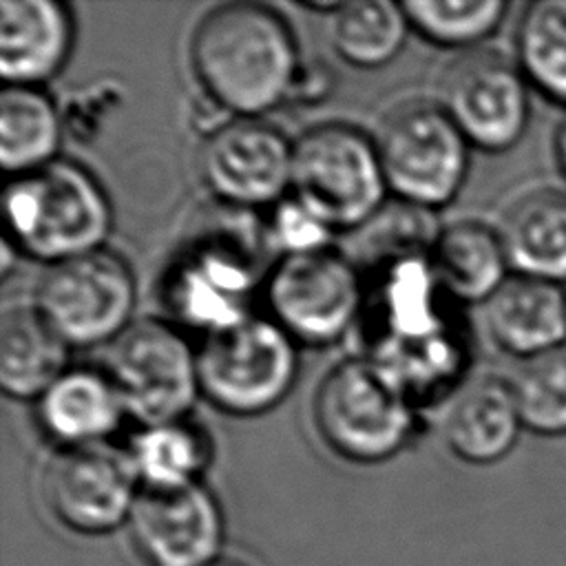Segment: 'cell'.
Instances as JSON below:
<instances>
[{"instance_id":"obj_22","label":"cell","mask_w":566,"mask_h":566,"mask_svg":"<svg viewBox=\"0 0 566 566\" xmlns=\"http://www.w3.org/2000/svg\"><path fill=\"white\" fill-rule=\"evenodd\" d=\"M497 232L513 274L566 285V192L522 195L506 208Z\"/></svg>"},{"instance_id":"obj_6","label":"cell","mask_w":566,"mask_h":566,"mask_svg":"<svg viewBox=\"0 0 566 566\" xmlns=\"http://www.w3.org/2000/svg\"><path fill=\"white\" fill-rule=\"evenodd\" d=\"M199 389L217 411L232 418H259L276 409L292 391L298 345L265 314L201 336L197 345Z\"/></svg>"},{"instance_id":"obj_13","label":"cell","mask_w":566,"mask_h":566,"mask_svg":"<svg viewBox=\"0 0 566 566\" xmlns=\"http://www.w3.org/2000/svg\"><path fill=\"white\" fill-rule=\"evenodd\" d=\"M294 139L263 117H228L199 146L206 190L239 212L270 210L290 195Z\"/></svg>"},{"instance_id":"obj_11","label":"cell","mask_w":566,"mask_h":566,"mask_svg":"<svg viewBox=\"0 0 566 566\" xmlns=\"http://www.w3.org/2000/svg\"><path fill=\"white\" fill-rule=\"evenodd\" d=\"M31 301L69 347L111 345L135 321L137 281L122 254L102 248L44 268Z\"/></svg>"},{"instance_id":"obj_8","label":"cell","mask_w":566,"mask_h":566,"mask_svg":"<svg viewBox=\"0 0 566 566\" xmlns=\"http://www.w3.org/2000/svg\"><path fill=\"white\" fill-rule=\"evenodd\" d=\"M374 139L391 199L436 212L460 195L471 146L438 102L405 99L391 106Z\"/></svg>"},{"instance_id":"obj_5","label":"cell","mask_w":566,"mask_h":566,"mask_svg":"<svg viewBox=\"0 0 566 566\" xmlns=\"http://www.w3.org/2000/svg\"><path fill=\"white\" fill-rule=\"evenodd\" d=\"M290 195L336 234H352L391 199L374 135L323 122L294 139Z\"/></svg>"},{"instance_id":"obj_20","label":"cell","mask_w":566,"mask_h":566,"mask_svg":"<svg viewBox=\"0 0 566 566\" xmlns=\"http://www.w3.org/2000/svg\"><path fill=\"white\" fill-rule=\"evenodd\" d=\"M71 347L33 301H4L0 314V389L11 400H38L69 365Z\"/></svg>"},{"instance_id":"obj_14","label":"cell","mask_w":566,"mask_h":566,"mask_svg":"<svg viewBox=\"0 0 566 566\" xmlns=\"http://www.w3.org/2000/svg\"><path fill=\"white\" fill-rule=\"evenodd\" d=\"M51 513L77 533H104L130 517L137 475L128 453L111 444L57 449L42 473Z\"/></svg>"},{"instance_id":"obj_19","label":"cell","mask_w":566,"mask_h":566,"mask_svg":"<svg viewBox=\"0 0 566 566\" xmlns=\"http://www.w3.org/2000/svg\"><path fill=\"white\" fill-rule=\"evenodd\" d=\"M524 429L509 380L480 376L464 382L442 418L449 451L469 464H493L517 442Z\"/></svg>"},{"instance_id":"obj_10","label":"cell","mask_w":566,"mask_h":566,"mask_svg":"<svg viewBox=\"0 0 566 566\" xmlns=\"http://www.w3.org/2000/svg\"><path fill=\"white\" fill-rule=\"evenodd\" d=\"M104 369L113 378L128 416L139 424L188 418L201 396L197 347L186 329L168 318L133 321L108 345Z\"/></svg>"},{"instance_id":"obj_9","label":"cell","mask_w":566,"mask_h":566,"mask_svg":"<svg viewBox=\"0 0 566 566\" xmlns=\"http://www.w3.org/2000/svg\"><path fill=\"white\" fill-rule=\"evenodd\" d=\"M268 268L254 248L234 234H197L161 274L159 298L166 318L201 336L254 314Z\"/></svg>"},{"instance_id":"obj_17","label":"cell","mask_w":566,"mask_h":566,"mask_svg":"<svg viewBox=\"0 0 566 566\" xmlns=\"http://www.w3.org/2000/svg\"><path fill=\"white\" fill-rule=\"evenodd\" d=\"M38 429L60 449L104 444L128 416L106 369L71 365L33 400Z\"/></svg>"},{"instance_id":"obj_21","label":"cell","mask_w":566,"mask_h":566,"mask_svg":"<svg viewBox=\"0 0 566 566\" xmlns=\"http://www.w3.org/2000/svg\"><path fill=\"white\" fill-rule=\"evenodd\" d=\"M429 259L444 294L460 305H484L513 274L497 228L475 219L440 226Z\"/></svg>"},{"instance_id":"obj_27","label":"cell","mask_w":566,"mask_h":566,"mask_svg":"<svg viewBox=\"0 0 566 566\" xmlns=\"http://www.w3.org/2000/svg\"><path fill=\"white\" fill-rule=\"evenodd\" d=\"M402 7L413 33L460 53L491 38L509 11L504 0H407Z\"/></svg>"},{"instance_id":"obj_18","label":"cell","mask_w":566,"mask_h":566,"mask_svg":"<svg viewBox=\"0 0 566 566\" xmlns=\"http://www.w3.org/2000/svg\"><path fill=\"white\" fill-rule=\"evenodd\" d=\"M482 307L491 340L517 360L566 343V290L557 283L511 274Z\"/></svg>"},{"instance_id":"obj_30","label":"cell","mask_w":566,"mask_h":566,"mask_svg":"<svg viewBox=\"0 0 566 566\" xmlns=\"http://www.w3.org/2000/svg\"><path fill=\"white\" fill-rule=\"evenodd\" d=\"M263 232L265 243L272 245L279 252V256L332 248V239L336 234L327 223L312 214L292 195H287L283 201L270 208V217L265 221Z\"/></svg>"},{"instance_id":"obj_28","label":"cell","mask_w":566,"mask_h":566,"mask_svg":"<svg viewBox=\"0 0 566 566\" xmlns=\"http://www.w3.org/2000/svg\"><path fill=\"white\" fill-rule=\"evenodd\" d=\"M509 385L524 429L566 436V343L520 360Z\"/></svg>"},{"instance_id":"obj_1","label":"cell","mask_w":566,"mask_h":566,"mask_svg":"<svg viewBox=\"0 0 566 566\" xmlns=\"http://www.w3.org/2000/svg\"><path fill=\"white\" fill-rule=\"evenodd\" d=\"M192 77L228 117H263L290 102L303 69L290 20L252 0L208 9L188 40Z\"/></svg>"},{"instance_id":"obj_26","label":"cell","mask_w":566,"mask_h":566,"mask_svg":"<svg viewBox=\"0 0 566 566\" xmlns=\"http://www.w3.org/2000/svg\"><path fill=\"white\" fill-rule=\"evenodd\" d=\"M515 62L531 91L566 108V0H535L515 27Z\"/></svg>"},{"instance_id":"obj_12","label":"cell","mask_w":566,"mask_h":566,"mask_svg":"<svg viewBox=\"0 0 566 566\" xmlns=\"http://www.w3.org/2000/svg\"><path fill=\"white\" fill-rule=\"evenodd\" d=\"M438 104L471 148H513L531 117V86L517 62L491 49L455 55L438 82Z\"/></svg>"},{"instance_id":"obj_25","label":"cell","mask_w":566,"mask_h":566,"mask_svg":"<svg viewBox=\"0 0 566 566\" xmlns=\"http://www.w3.org/2000/svg\"><path fill=\"white\" fill-rule=\"evenodd\" d=\"M327 33L340 62L358 71H378L402 53L413 31L402 2L352 0L329 18Z\"/></svg>"},{"instance_id":"obj_16","label":"cell","mask_w":566,"mask_h":566,"mask_svg":"<svg viewBox=\"0 0 566 566\" xmlns=\"http://www.w3.org/2000/svg\"><path fill=\"white\" fill-rule=\"evenodd\" d=\"M75 15L60 0L0 2V75L4 86H38L71 60Z\"/></svg>"},{"instance_id":"obj_15","label":"cell","mask_w":566,"mask_h":566,"mask_svg":"<svg viewBox=\"0 0 566 566\" xmlns=\"http://www.w3.org/2000/svg\"><path fill=\"white\" fill-rule=\"evenodd\" d=\"M128 522L150 566H210L223 535L219 504L199 482L142 489Z\"/></svg>"},{"instance_id":"obj_4","label":"cell","mask_w":566,"mask_h":566,"mask_svg":"<svg viewBox=\"0 0 566 566\" xmlns=\"http://www.w3.org/2000/svg\"><path fill=\"white\" fill-rule=\"evenodd\" d=\"M312 424L338 458L376 464L407 447L418 427V407L387 369L360 354L338 360L318 380Z\"/></svg>"},{"instance_id":"obj_7","label":"cell","mask_w":566,"mask_h":566,"mask_svg":"<svg viewBox=\"0 0 566 566\" xmlns=\"http://www.w3.org/2000/svg\"><path fill=\"white\" fill-rule=\"evenodd\" d=\"M261 296L265 316L298 347H327L363 321L367 281L358 265L332 245L279 256L265 272Z\"/></svg>"},{"instance_id":"obj_23","label":"cell","mask_w":566,"mask_h":566,"mask_svg":"<svg viewBox=\"0 0 566 566\" xmlns=\"http://www.w3.org/2000/svg\"><path fill=\"white\" fill-rule=\"evenodd\" d=\"M62 117L38 86H4L0 93V166L7 177L40 170L60 159Z\"/></svg>"},{"instance_id":"obj_3","label":"cell","mask_w":566,"mask_h":566,"mask_svg":"<svg viewBox=\"0 0 566 566\" xmlns=\"http://www.w3.org/2000/svg\"><path fill=\"white\" fill-rule=\"evenodd\" d=\"M4 243L44 268L108 248L113 206L82 164L55 159L9 177L2 190Z\"/></svg>"},{"instance_id":"obj_24","label":"cell","mask_w":566,"mask_h":566,"mask_svg":"<svg viewBox=\"0 0 566 566\" xmlns=\"http://www.w3.org/2000/svg\"><path fill=\"white\" fill-rule=\"evenodd\" d=\"M144 489L197 484L212 458L210 438L190 418L142 424L126 449Z\"/></svg>"},{"instance_id":"obj_33","label":"cell","mask_w":566,"mask_h":566,"mask_svg":"<svg viewBox=\"0 0 566 566\" xmlns=\"http://www.w3.org/2000/svg\"><path fill=\"white\" fill-rule=\"evenodd\" d=\"M564 290H566V287H564Z\"/></svg>"},{"instance_id":"obj_31","label":"cell","mask_w":566,"mask_h":566,"mask_svg":"<svg viewBox=\"0 0 566 566\" xmlns=\"http://www.w3.org/2000/svg\"><path fill=\"white\" fill-rule=\"evenodd\" d=\"M555 157H557V166H559L562 175L566 177V117L559 124L557 135H555Z\"/></svg>"},{"instance_id":"obj_29","label":"cell","mask_w":566,"mask_h":566,"mask_svg":"<svg viewBox=\"0 0 566 566\" xmlns=\"http://www.w3.org/2000/svg\"><path fill=\"white\" fill-rule=\"evenodd\" d=\"M371 221L356 232V250L347 254L358 270H376L389 261L409 254H429L440 226L433 223V212L389 199Z\"/></svg>"},{"instance_id":"obj_32","label":"cell","mask_w":566,"mask_h":566,"mask_svg":"<svg viewBox=\"0 0 566 566\" xmlns=\"http://www.w3.org/2000/svg\"><path fill=\"white\" fill-rule=\"evenodd\" d=\"M210 566H234V564H210Z\"/></svg>"},{"instance_id":"obj_2","label":"cell","mask_w":566,"mask_h":566,"mask_svg":"<svg viewBox=\"0 0 566 566\" xmlns=\"http://www.w3.org/2000/svg\"><path fill=\"white\" fill-rule=\"evenodd\" d=\"M371 272L365 356L387 369L420 409L451 387L464 365L462 334L449 316L453 301L438 283L429 254H409Z\"/></svg>"}]
</instances>
